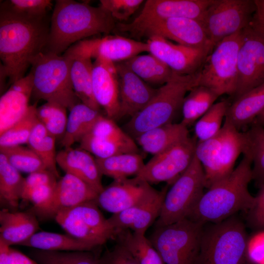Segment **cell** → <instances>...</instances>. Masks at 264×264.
<instances>
[{
    "label": "cell",
    "mask_w": 264,
    "mask_h": 264,
    "mask_svg": "<svg viewBox=\"0 0 264 264\" xmlns=\"http://www.w3.org/2000/svg\"><path fill=\"white\" fill-rule=\"evenodd\" d=\"M50 27L46 16L29 18L0 9V82L22 78L32 60L46 49Z\"/></svg>",
    "instance_id": "obj_1"
},
{
    "label": "cell",
    "mask_w": 264,
    "mask_h": 264,
    "mask_svg": "<svg viewBox=\"0 0 264 264\" xmlns=\"http://www.w3.org/2000/svg\"><path fill=\"white\" fill-rule=\"evenodd\" d=\"M115 26L114 19L100 6L57 0L51 18L46 49L61 55L73 44L96 34L109 33Z\"/></svg>",
    "instance_id": "obj_2"
},
{
    "label": "cell",
    "mask_w": 264,
    "mask_h": 264,
    "mask_svg": "<svg viewBox=\"0 0 264 264\" xmlns=\"http://www.w3.org/2000/svg\"><path fill=\"white\" fill-rule=\"evenodd\" d=\"M252 167L250 155L243 153L231 174L209 188L187 218L204 224L216 223L239 211L247 212L255 201L248 190L253 180Z\"/></svg>",
    "instance_id": "obj_3"
},
{
    "label": "cell",
    "mask_w": 264,
    "mask_h": 264,
    "mask_svg": "<svg viewBox=\"0 0 264 264\" xmlns=\"http://www.w3.org/2000/svg\"><path fill=\"white\" fill-rule=\"evenodd\" d=\"M198 72L183 75L173 72L171 79L157 88L148 104L126 123V132L134 139L157 127L172 123L187 93L198 86Z\"/></svg>",
    "instance_id": "obj_4"
},
{
    "label": "cell",
    "mask_w": 264,
    "mask_h": 264,
    "mask_svg": "<svg viewBox=\"0 0 264 264\" xmlns=\"http://www.w3.org/2000/svg\"><path fill=\"white\" fill-rule=\"evenodd\" d=\"M70 56L57 54L47 49L32 61L30 73L33 80L32 96L38 101L58 103L70 110L81 102L70 79Z\"/></svg>",
    "instance_id": "obj_5"
},
{
    "label": "cell",
    "mask_w": 264,
    "mask_h": 264,
    "mask_svg": "<svg viewBox=\"0 0 264 264\" xmlns=\"http://www.w3.org/2000/svg\"><path fill=\"white\" fill-rule=\"evenodd\" d=\"M210 223L204 226L196 264H243L248 240L244 222L235 215Z\"/></svg>",
    "instance_id": "obj_6"
},
{
    "label": "cell",
    "mask_w": 264,
    "mask_h": 264,
    "mask_svg": "<svg viewBox=\"0 0 264 264\" xmlns=\"http://www.w3.org/2000/svg\"><path fill=\"white\" fill-rule=\"evenodd\" d=\"M245 146L244 132L238 130L226 118L215 136L197 142L195 155L204 170L205 188L208 189L231 174Z\"/></svg>",
    "instance_id": "obj_7"
},
{
    "label": "cell",
    "mask_w": 264,
    "mask_h": 264,
    "mask_svg": "<svg viewBox=\"0 0 264 264\" xmlns=\"http://www.w3.org/2000/svg\"><path fill=\"white\" fill-rule=\"evenodd\" d=\"M204 224L186 218L154 228L148 239L165 264H196Z\"/></svg>",
    "instance_id": "obj_8"
},
{
    "label": "cell",
    "mask_w": 264,
    "mask_h": 264,
    "mask_svg": "<svg viewBox=\"0 0 264 264\" xmlns=\"http://www.w3.org/2000/svg\"><path fill=\"white\" fill-rule=\"evenodd\" d=\"M242 30L219 43L206 57L198 72V86L206 87L219 97L234 96L237 89L238 55Z\"/></svg>",
    "instance_id": "obj_9"
},
{
    "label": "cell",
    "mask_w": 264,
    "mask_h": 264,
    "mask_svg": "<svg viewBox=\"0 0 264 264\" xmlns=\"http://www.w3.org/2000/svg\"><path fill=\"white\" fill-rule=\"evenodd\" d=\"M205 188L204 170L195 154L189 167L168 190L154 228L187 218L204 193Z\"/></svg>",
    "instance_id": "obj_10"
},
{
    "label": "cell",
    "mask_w": 264,
    "mask_h": 264,
    "mask_svg": "<svg viewBox=\"0 0 264 264\" xmlns=\"http://www.w3.org/2000/svg\"><path fill=\"white\" fill-rule=\"evenodd\" d=\"M54 219L67 234L94 249L115 238V229L103 216L95 200L60 211Z\"/></svg>",
    "instance_id": "obj_11"
},
{
    "label": "cell",
    "mask_w": 264,
    "mask_h": 264,
    "mask_svg": "<svg viewBox=\"0 0 264 264\" xmlns=\"http://www.w3.org/2000/svg\"><path fill=\"white\" fill-rule=\"evenodd\" d=\"M255 10V0H213L199 21L211 52L222 40L248 26Z\"/></svg>",
    "instance_id": "obj_12"
},
{
    "label": "cell",
    "mask_w": 264,
    "mask_h": 264,
    "mask_svg": "<svg viewBox=\"0 0 264 264\" xmlns=\"http://www.w3.org/2000/svg\"><path fill=\"white\" fill-rule=\"evenodd\" d=\"M128 33L136 38L159 36L182 45L211 50L204 30L199 21L186 18H172L132 25L119 23L115 29ZM209 53V54H210Z\"/></svg>",
    "instance_id": "obj_13"
},
{
    "label": "cell",
    "mask_w": 264,
    "mask_h": 264,
    "mask_svg": "<svg viewBox=\"0 0 264 264\" xmlns=\"http://www.w3.org/2000/svg\"><path fill=\"white\" fill-rule=\"evenodd\" d=\"M197 142L195 136H189L168 149L153 155L135 176L150 184L165 182L168 185H172L191 164Z\"/></svg>",
    "instance_id": "obj_14"
},
{
    "label": "cell",
    "mask_w": 264,
    "mask_h": 264,
    "mask_svg": "<svg viewBox=\"0 0 264 264\" xmlns=\"http://www.w3.org/2000/svg\"><path fill=\"white\" fill-rule=\"evenodd\" d=\"M237 66L235 99L264 85V34L250 24L242 30Z\"/></svg>",
    "instance_id": "obj_15"
},
{
    "label": "cell",
    "mask_w": 264,
    "mask_h": 264,
    "mask_svg": "<svg viewBox=\"0 0 264 264\" xmlns=\"http://www.w3.org/2000/svg\"><path fill=\"white\" fill-rule=\"evenodd\" d=\"M79 142L80 148L96 158H106L125 153H139L134 139L121 129L115 120L102 114Z\"/></svg>",
    "instance_id": "obj_16"
},
{
    "label": "cell",
    "mask_w": 264,
    "mask_h": 264,
    "mask_svg": "<svg viewBox=\"0 0 264 264\" xmlns=\"http://www.w3.org/2000/svg\"><path fill=\"white\" fill-rule=\"evenodd\" d=\"M67 50L115 63L124 62L143 52H149V47L147 43L115 35L82 40Z\"/></svg>",
    "instance_id": "obj_17"
},
{
    "label": "cell",
    "mask_w": 264,
    "mask_h": 264,
    "mask_svg": "<svg viewBox=\"0 0 264 264\" xmlns=\"http://www.w3.org/2000/svg\"><path fill=\"white\" fill-rule=\"evenodd\" d=\"M149 53L154 55L173 72L183 75L198 73L210 53L205 49L175 44L159 36H152L146 42Z\"/></svg>",
    "instance_id": "obj_18"
},
{
    "label": "cell",
    "mask_w": 264,
    "mask_h": 264,
    "mask_svg": "<svg viewBox=\"0 0 264 264\" xmlns=\"http://www.w3.org/2000/svg\"><path fill=\"white\" fill-rule=\"evenodd\" d=\"M156 190L136 176L114 180L98 194L95 201L99 207L114 214L135 205Z\"/></svg>",
    "instance_id": "obj_19"
},
{
    "label": "cell",
    "mask_w": 264,
    "mask_h": 264,
    "mask_svg": "<svg viewBox=\"0 0 264 264\" xmlns=\"http://www.w3.org/2000/svg\"><path fill=\"white\" fill-rule=\"evenodd\" d=\"M98 195L82 179L72 175L66 174L57 181L50 202L42 209L33 212L40 220L54 219L60 211L96 200Z\"/></svg>",
    "instance_id": "obj_20"
},
{
    "label": "cell",
    "mask_w": 264,
    "mask_h": 264,
    "mask_svg": "<svg viewBox=\"0 0 264 264\" xmlns=\"http://www.w3.org/2000/svg\"><path fill=\"white\" fill-rule=\"evenodd\" d=\"M168 186L167 184L160 191L156 190L151 196L135 205L113 214L108 218L115 231L129 229L145 234L160 215Z\"/></svg>",
    "instance_id": "obj_21"
},
{
    "label": "cell",
    "mask_w": 264,
    "mask_h": 264,
    "mask_svg": "<svg viewBox=\"0 0 264 264\" xmlns=\"http://www.w3.org/2000/svg\"><path fill=\"white\" fill-rule=\"evenodd\" d=\"M115 64L119 81L118 119L125 116L131 118L148 104L157 88L140 79L123 62Z\"/></svg>",
    "instance_id": "obj_22"
},
{
    "label": "cell",
    "mask_w": 264,
    "mask_h": 264,
    "mask_svg": "<svg viewBox=\"0 0 264 264\" xmlns=\"http://www.w3.org/2000/svg\"><path fill=\"white\" fill-rule=\"evenodd\" d=\"M213 0H147L140 14L132 22L138 25L172 18L200 21Z\"/></svg>",
    "instance_id": "obj_23"
},
{
    "label": "cell",
    "mask_w": 264,
    "mask_h": 264,
    "mask_svg": "<svg viewBox=\"0 0 264 264\" xmlns=\"http://www.w3.org/2000/svg\"><path fill=\"white\" fill-rule=\"evenodd\" d=\"M92 91L94 99L106 116L118 119L119 81L115 63L97 58L93 63Z\"/></svg>",
    "instance_id": "obj_24"
},
{
    "label": "cell",
    "mask_w": 264,
    "mask_h": 264,
    "mask_svg": "<svg viewBox=\"0 0 264 264\" xmlns=\"http://www.w3.org/2000/svg\"><path fill=\"white\" fill-rule=\"evenodd\" d=\"M33 80L31 73L12 84L0 98V134L26 113L30 105Z\"/></svg>",
    "instance_id": "obj_25"
},
{
    "label": "cell",
    "mask_w": 264,
    "mask_h": 264,
    "mask_svg": "<svg viewBox=\"0 0 264 264\" xmlns=\"http://www.w3.org/2000/svg\"><path fill=\"white\" fill-rule=\"evenodd\" d=\"M57 164L66 174L72 175L82 179L98 194L104 189L101 174L92 154L81 148H65L57 153Z\"/></svg>",
    "instance_id": "obj_26"
},
{
    "label": "cell",
    "mask_w": 264,
    "mask_h": 264,
    "mask_svg": "<svg viewBox=\"0 0 264 264\" xmlns=\"http://www.w3.org/2000/svg\"><path fill=\"white\" fill-rule=\"evenodd\" d=\"M38 220L30 210L19 212L2 209L0 211V240L10 246L20 245L39 229Z\"/></svg>",
    "instance_id": "obj_27"
},
{
    "label": "cell",
    "mask_w": 264,
    "mask_h": 264,
    "mask_svg": "<svg viewBox=\"0 0 264 264\" xmlns=\"http://www.w3.org/2000/svg\"><path fill=\"white\" fill-rule=\"evenodd\" d=\"M189 136L187 127L181 122H172L146 131L136 137L134 140L144 152L154 155Z\"/></svg>",
    "instance_id": "obj_28"
},
{
    "label": "cell",
    "mask_w": 264,
    "mask_h": 264,
    "mask_svg": "<svg viewBox=\"0 0 264 264\" xmlns=\"http://www.w3.org/2000/svg\"><path fill=\"white\" fill-rule=\"evenodd\" d=\"M264 109V85L235 99L229 105L225 118L239 131L252 124Z\"/></svg>",
    "instance_id": "obj_29"
},
{
    "label": "cell",
    "mask_w": 264,
    "mask_h": 264,
    "mask_svg": "<svg viewBox=\"0 0 264 264\" xmlns=\"http://www.w3.org/2000/svg\"><path fill=\"white\" fill-rule=\"evenodd\" d=\"M71 58L70 79L73 90L79 100L89 107L100 111L92 91L91 58L66 50Z\"/></svg>",
    "instance_id": "obj_30"
},
{
    "label": "cell",
    "mask_w": 264,
    "mask_h": 264,
    "mask_svg": "<svg viewBox=\"0 0 264 264\" xmlns=\"http://www.w3.org/2000/svg\"><path fill=\"white\" fill-rule=\"evenodd\" d=\"M25 178L0 153V205L2 209L17 211L22 199Z\"/></svg>",
    "instance_id": "obj_31"
},
{
    "label": "cell",
    "mask_w": 264,
    "mask_h": 264,
    "mask_svg": "<svg viewBox=\"0 0 264 264\" xmlns=\"http://www.w3.org/2000/svg\"><path fill=\"white\" fill-rule=\"evenodd\" d=\"M66 131L61 140L65 148L71 147L76 142H80L91 129L101 115L100 111L95 110L80 102L70 110Z\"/></svg>",
    "instance_id": "obj_32"
},
{
    "label": "cell",
    "mask_w": 264,
    "mask_h": 264,
    "mask_svg": "<svg viewBox=\"0 0 264 264\" xmlns=\"http://www.w3.org/2000/svg\"><path fill=\"white\" fill-rule=\"evenodd\" d=\"M98 168L102 175L114 180L136 176L143 168L145 163L139 153H125L106 158H95Z\"/></svg>",
    "instance_id": "obj_33"
},
{
    "label": "cell",
    "mask_w": 264,
    "mask_h": 264,
    "mask_svg": "<svg viewBox=\"0 0 264 264\" xmlns=\"http://www.w3.org/2000/svg\"><path fill=\"white\" fill-rule=\"evenodd\" d=\"M114 240L127 249L137 264H165L145 234L120 230L116 231Z\"/></svg>",
    "instance_id": "obj_34"
},
{
    "label": "cell",
    "mask_w": 264,
    "mask_h": 264,
    "mask_svg": "<svg viewBox=\"0 0 264 264\" xmlns=\"http://www.w3.org/2000/svg\"><path fill=\"white\" fill-rule=\"evenodd\" d=\"M134 74L147 84L163 85L172 77V70L154 55H138L124 62Z\"/></svg>",
    "instance_id": "obj_35"
},
{
    "label": "cell",
    "mask_w": 264,
    "mask_h": 264,
    "mask_svg": "<svg viewBox=\"0 0 264 264\" xmlns=\"http://www.w3.org/2000/svg\"><path fill=\"white\" fill-rule=\"evenodd\" d=\"M20 245L46 251H81L96 249L68 234L44 231L35 233Z\"/></svg>",
    "instance_id": "obj_36"
},
{
    "label": "cell",
    "mask_w": 264,
    "mask_h": 264,
    "mask_svg": "<svg viewBox=\"0 0 264 264\" xmlns=\"http://www.w3.org/2000/svg\"><path fill=\"white\" fill-rule=\"evenodd\" d=\"M219 96L211 89L202 86L192 88L186 95L181 107L180 122L187 128L195 123L215 104Z\"/></svg>",
    "instance_id": "obj_37"
},
{
    "label": "cell",
    "mask_w": 264,
    "mask_h": 264,
    "mask_svg": "<svg viewBox=\"0 0 264 264\" xmlns=\"http://www.w3.org/2000/svg\"><path fill=\"white\" fill-rule=\"evenodd\" d=\"M56 140L45 126L39 121L34 127L27 145L39 156L47 170L53 173L57 178H60L56 166Z\"/></svg>",
    "instance_id": "obj_38"
},
{
    "label": "cell",
    "mask_w": 264,
    "mask_h": 264,
    "mask_svg": "<svg viewBox=\"0 0 264 264\" xmlns=\"http://www.w3.org/2000/svg\"><path fill=\"white\" fill-rule=\"evenodd\" d=\"M96 250L58 251L34 249L29 252V256L38 264H101V255Z\"/></svg>",
    "instance_id": "obj_39"
},
{
    "label": "cell",
    "mask_w": 264,
    "mask_h": 264,
    "mask_svg": "<svg viewBox=\"0 0 264 264\" xmlns=\"http://www.w3.org/2000/svg\"><path fill=\"white\" fill-rule=\"evenodd\" d=\"M244 132L246 146L243 154L251 157L253 180L259 187L264 183V128L253 123Z\"/></svg>",
    "instance_id": "obj_40"
},
{
    "label": "cell",
    "mask_w": 264,
    "mask_h": 264,
    "mask_svg": "<svg viewBox=\"0 0 264 264\" xmlns=\"http://www.w3.org/2000/svg\"><path fill=\"white\" fill-rule=\"evenodd\" d=\"M37 104L30 105L24 115L12 127L0 134V147L26 144L37 123Z\"/></svg>",
    "instance_id": "obj_41"
},
{
    "label": "cell",
    "mask_w": 264,
    "mask_h": 264,
    "mask_svg": "<svg viewBox=\"0 0 264 264\" xmlns=\"http://www.w3.org/2000/svg\"><path fill=\"white\" fill-rule=\"evenodd\" d=\"M229 106L227 101L215 103L194 124L195 136L198 142L208 140L220 130Z\"/></svg>",
    "instance_id": "obj_42"
},
{
    "label": "cell",
    "mask_w": 264,
    "mask_h": 264,
    "mask_svg": "<svg viewBox=\"0 0 264 264\" xmlns=\"http://www.w3.org/2000/svg\"><path fill=\"white\" fill-rule=\"evenodd\" d=\"M0 153L20 172L31 174L47 170L39 156L28 146L17 145L0 147Z\"/></svg>",
    "instance_id": "obj_43"
},
{
    "label": "cell",
    "mask_w": 264,
    "mask_h": 264,
    "mask_svg": "<svg viewBox=\"0 0 264 264\" xmlns=\"http://www.w3.org/2000/svg\"><path fill=\"white\" fill-rule=\"evenodd\" d=\"M66 109L61 105L50 102L37 108L38 120L56 139L61 140L65 134L68 118Z\"/></svg>",
    "instance_id": "obj_44"
},
{
    "label": "cell",
    "mask_w": 264,
    "mask_h": 264,
    "mask_svg": "<svg viewBox=\"0 0 264 264\" xmlns=\"http://www.w3.org/2000/svg\"><path fill=\"white\" fill-rule=\"evenodd\" d=\"M52 7L49 0H8L0 3V8L29 18L45 17Z\"/></svg>",
    "instance_id": "obj_45"
},
{
    "label": "cell",
    "mask_w": 264,
    "mask_h": 264,
    "mask_svg": "<svg viewBox=\"0 0 264 264\" xmlns=\"http://www.w3.org/2000/svg\"><path fill=\"white\" fill-rule=\"evenodd\" d=\"M143 0H101L100 5L114 20L127 21L143 3Z\"/></svg>",
    "instance_id": "obj_46"
},
{
    "label": "cell",
    "mask_w": 264,
    "mask_h": 264,
    "mask_svg": "<svg viewBox=\"0 0 264 264\" xmlns=\"http://www.w3.org/2000/svg\"><path fill=\"white\" fill-rule=\"evenodd\" d=\"M253 206L246 212L247 224L252 229L264 231V183L259 187Z\"/></svg>",
    "instance_id": "obj_47"
},
{
    "label": "cell",
    "mask_w": 264,
    "mask_h": 264,
    "mask_svg": "<svg viewBox=\"0 0 264 264\" xmlns=\"http://www.w3.org/2000/svg\"><path fill=\"white\" fill-rule=\"evenodd\" d=\"M56 184L42 185L31 190L23 199L31 201L33 204L30 210L34 212L45 207L53 198Z\"/></svg>",
    "instance_id": "obj_48"
},
{
    "label": "cell",
    "mask_w": 264,
    "mask_h": 264,
    "mask_svg": "<svg viewBox=\"0 0 264 264\" xmlns=\"http://www.w3.org/2000/svg\"><path fill=\"white\" fill-rule=\"evenodd\" d=\"M57 177L51 172L44 170L34 172L25 178L24 186L22 199L23 200L33 189L42 185L54 184L57 182Z\"/></svg>",
    "instance_id": "obj_49"
},
{
    "label": "cell",
    "mask_w": 264,
    "mask_h": 264,
    "mask_svg": "<svg viewBox=\"0 0 264 264\" xmlns=\"http://www.w3.org/2000/svg\"><path fill=\"white\" fill-rule=\"evenodd\" d=\"M100 262L101 264H137L127 249L118 243L101 256Z\"/></svg>",
    "instance_id": "obj_50"
},
{
    "label": "cell",
    "mask_w": 264,
    "mask_h": 264,
    "mask_svg": "<svg viewBox=\"0 0 264 264\" xmlns=\"http://www.w3.org/2000/svg\"><path fill=\"white\" fill-rule=\"evenodd\" d=\"M248 238L246 258L256 264H264V231Z\"/></svg>",
    "instance_id": "obj_51"
},
{
    "label": "cell",
    "mask_w": 264,
    "mask_h": 264,
    "mask_svg": "<svg viewBox=\"0 0 264 264\" xmlns=\"http://www.w3.org/2000/svg\"><path fill=\"white\" fill-rule=\"evenodd\" d=\"M256 10L250 25L264 34V0H255Z\"/></svg>",
    "instance_id": "obj_52"
},
{
    "label": "cell",
    "mask_w": 264,
    "mask_h": 264,
    "mask_svg": "<svg viewBox=\"0 0 264 264\" xmlns=\"http://www.w3.org/2000/svg\"><path fill=\"white\" fill-rule=\"evenodd\" d=\"M10 264H38L35 260L10 247Z\"/></svg>",
    "instance_id": "obj_53"
},
{
    "label": "cell",
    "mask_w": 264,
    "mask_h": 264,
    "mask_svg": "<svg viewBox=\"0 0 264 264\" xmlns=\"http://www.w3.org/2000/svg\"><path fill=\"white\" fill-rule=\"evenodd\" d=\"M0 264H10V246L0 240Z\"/></svg>",
    "instance_id": "obj_54"
},
{
    "label": "cell",
    "mask_w": 264,
    "mask_h": 264,
    "mask_svg": "<svg viewBox=\"0 0 264 264\" xmlns=\"http://www.w3.org/2000/svg\"><path fill=\"white\" fill-rule=\"evenodd\" d=\"M253 123L258 124L264 128V109L257 116Z\"/></svg>",
    "instance_id": "obj_55"
}]
</instances>
